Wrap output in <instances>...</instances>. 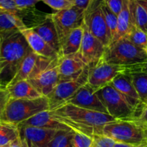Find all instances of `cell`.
<instances>
[{
  "instance_id": "cell-12",
  "label": "cell",
  "mask_w": 147,
  "mask_h": 147,
  "mask_svg": "<svg viewBox=\"0 0 147 147\" xmlns=\"http://www.w3.org/2000/svg\"><path fill=\"white\" fill-rule=\"evenodd\" d=\"M65 103L73 105L82 109H88V110L109 114L101 100L96 95L94 89L88 83L79 88L78 91L64 104Z\"/></svg>"
},
{
  "instance_id": "cell-7",
  "label": "cell",
  "mask_w": 147,
  "mask_h": 147,
  "mask_svg": "<svg viewBox=\"0 0 147 147\" xmlns=\"http://www.w3.org/2000/svg\"><path fill=\"white\" fill-rule=\"evenodd\" d=\"M103 134L116 142L144 145V130L134 120H116L104 126Z\"/></svg>"
},
{
  "instance_id": "cell-10",
  "label": "cell",
  "mask_w": 147,
  "mask_h": 147,
  "mask_svg": "<svg viewBox=\"0 0 147 147\" xmlns=\"http://www.w3.org/2000/svg\"><path fill=\"white\" fill-rule=\"evenodd\" d=\"M89 70L90 66L87 65L77 78L60 82L55 86L51 93L47 96L48 98L50 111L54 110L64 104L79 88L88 83Z\"/></svg>"
},
{
  "instance_id": "cell-39",
  "label": "cell",
  "mask_w": 147,
  "mask_h": 147,
  "mask_svg": "<svg viewBox=\"0 0 147 147\" xmlns=\"http://www.w3.org/2000/svg\"><path fill=\"white\" fill-rule=\"evenodd\" d=\"M74 2V5L76 7L85 9L88 4L90 0H73Z\"/></svg>"
},
{
  "instance_id": "cell-29",
  "label": "cell",
  "mask_w": 147,
  "mask_h": 147,
  "mask_svg": "<svg viewBox=\"0 0 147 147\" xmlns=\"http://www.w3.org/2000/svg\"><path fill=\"white\" fill-rule=\"evenodd\" d=\"M126 37L135 46L147 53V33L146 32L134 25Z\"/></svg>"
},
{
  "instance_id": "cell-22",
  "label": "cell",
  "mask_w": 147,
  "mask_h": 147,
  "mask_svg": "<svg viewBox=\"0 0 147 147\" xmlns=\"http://www.w3.org/2000/svg\"><path fill=\"white\" fill-rule=\"evenodd\" d=\"M7 89L9 93L10 98L34 99L42 96L27 80H21L7 86Z\"/></svg>"
},
{
  "instance_id": "cell-3",
  "label": "cell",
  "mask_w": 147,
  "mask_h": 147,
  "mask_svg": "<svg viewBox=\"0 0 147 147\" xmlns=\"http://www.w3.org/2000/svg\"><path fill=\"white\" fill-rule=\"evenodd\" d=\"M47 110H50V106L46 96L34 99L10 98L0 116V121L18 126L34 115Z\"/></svg>"
},
{
  "instance_id": "cell-30",
  "label": "cell",
  "mask_w": 147,
  "mask_h": 147,
  "mask_svg": "<svg viewBox=\"0 0 147 147\" xmlns=\"http://www.w3.org/2000/svg\"><path fill=\"white\" fill-rule=\"evenodd\" d=\"M93 143V137L80 132L74 131L72 138L73 147H91Z\"/></svg>"
},
{
  "instance_id": "cell-46",
  "label": "cell",
  "mask_w": 147,
  "mask_h": 147,
  "mask_svg": "<svg viewBox=\"0 0 147 147\" xmlns=\"http://www.w3.org/2000/svg\"><path fill=\"white\" fill-rule=\"evenodd\" d=\"M145 105H147V103H146V104H145Z\"/></svg>"
},
{
  "instance_id": "cell-21",
  "label": "cell",
  "mask_w": 147,
  "mask_h": 147,
  "mask_svg": "<svg viewBox=\"0 0 147 147\" xmlns=\"http://www.w3.org/2000/svg\"><path fill=\"white\" fill-rule=\"evenodd\" d=\"M134 25V22L129 4V0H123L121 11L118 14L117 32L112 42L122 37H126Z\"/></svg>"
},
{
  "instance_id": "cell-14",
  "label": "cell",
  "mask_w": 147,
  "mask_h": 147,
  "mask_svg": "<svg viewBox=\"0 0 147 147\" xmlns=\"http://www.w3.org/2000/svg\"><path fill=\"white\" fill-rule=\"evenodd\" d=\"M118 91L125 96L128 101L137 111V116L144 104L142 103L137 92L132 83L130 74H121L110 83Z\"/></svg>"
},
{
  "instance_id": "cell-42",
  "label": "cell",
  "mask_w": 147,
  "mask_h": 147,
  "mask_svg": "<svg viewBox=\"0 0 147 147\" xmlns=\"http://www.w3.org/2000/svg\"><path fill=\"white\" fill-rule=\"evenodd\" d=\"M144 144L147 147V129H144Z\"/></svg>"
},
{
  "instance_id": "cell-40",
  "label": "cell",
  "mask_w": 147,
  "mask_h": 147,
  "mask_svg": "<svg viewBox=\"0 0 147 147\" xmlns=\"http://www.w3.org/2000/svg\"><path fill=\"white\" fill-rule=\"evenodd\" d=\"M113 147H146V146L145 144L134 145V144H124V143H119V142H116Z\"/></svg>"
},
{
  "instance_id": "cell-6",
  "label": "cell",
  "mask_w": 147,
  "mask_h": 147,
  "mask_svg": "<svg viewBox=\"0 0 147 147\" xmlns=\"http://www.w3.org/2000/svg\"><path fill=\"white\" fill-rule=\"evenodd\" d=\"M96 93L108 113L116 120H134L137 116L136 109L111 84L97 90Z\"/></svg>"
},
{
  "instance_id": "cell-20",
  "label": "cell",
  "mask_w": 147,
  "mask_h": 147,
  "mask_svg": "<svg viewBox=\"0 0 147 147\" xmlns=\"http://www.w3.org/2000/svg\"><path fill=\"white\" fill-rule=\"evenodd\" d=\"M22 18L15 13L0 10V36L21 32L27 28Z\"/></svg>"
},
{
  "instance_id": "cell-33",
  "label": "cell",
  "mask_w": 147,
  "mask_h": 147,
  "mask_svg": "<svg viewBox=\"0 0 147 147\" xmlns=\"http://www.w3.org/2000/svg\"><path fill=\"white\" fill-rule=\"evenodd\" d=\"M116 143L113 139L105 135H97L93 136V143L91 147H113Z\"/></svg>"
},
{
  "instance_id": "cell-13",
  "label": "cell",
  "mask_w": 147,
  "mask_h": 147,
  "mask_svg": "<svg viewBox=\"0 0 147 147\" xmlns=\"http://www.w3.org/2000/svg\"><path fill=\"white\" fill-rule=\"evenodd\" d=\"M57 64L58 62L27 80L42 96L47 97L60 83Z\"/></svg>"
},
{
  "instance_id": "cell-19",
  "label": "cell",
  "mask_w": 147,
  "mask_h": 147,
  "mask_svg": "<svg viewBox=\"0 0 147 147\" xmlns=\"http://www.w3.org/2000/svg\"><path fill=\"white\" fill-rule=\"evenodd\" d=\"M18 126H33L54 130L69 129L68 127L55 120L52 116L50 110L44 111L34 115L30 119L19 124Z\"/></svg>"
},
{
  "instance_id": "cell-35",
  "label": "cell",
  "mask_w": 147,
  "mask_h": 147,
  "mask_svg": "<svg viewBox=\"0 0 147 147\" xmlns=\"http://www.w3.org/2000/svg\"><path fill=\"white\" fill-rule=\"evenodd\" d=\"M134 121L141 127L143 128L144 130L147 129V105L144 104L140 113L134 119Z\"/></svg>"
},
{
  "instance_id": "cell-43",
  "label": "cell",
  "mask_w": 147,
  "mask_h": 147,
  "mask_svg": "<svg viewBox=\"0 0 147 147\" xmlns=\"http://www.w3.org/2000/svg\"><path fill=\"white\" fill-rule=\"evenodd\" d=\"M3 63H4V61H3V59L0 57V74H1V70H2V68H3Z\"/></svg>"
},
{
  "instance_id": "cell-34",
  "label": "cell",
  "mask_w": 147,
  "mask_h": 147,
  "mask_svg": "<svg viewBox=\"0 0 147 147\" xmlns=\"http://www.w3.org/2000/svg\"><path fill=\"white\" fill-rule=\"evenodd\" d=\"M9 99V93L7 90V87L0 85V116L2 114Z\"/></svg>"
},
{
  "instance_id": "cell-38",
  "label": "cell",
  "mask_w": 147,
  "mask_h": 147,
  "mask_svg": "<svg viewBox=\"0 0 147 147\" xmlns=\"http://www.w3.org/2000/svg\"><path fill=\"white\" fill-rule=\"evenodd\" d=\"M7 147H29L27 141L22 136H19L15 141L11 142L8 146Z\"/></svg>"
},
{
  "instance_id": "cell-24",
  "label": "cell",
  "mask_w": 147,
  "mask_h": 147,
  "mask_svg": "<svg viewBox=\"0 0 147 147\" xmlns=\"http://www.w3.org/2000/svg\"><path fill=\"white\" fill-rule=\"evenodd\" d=\"M134 24L147 33V0H129Z\"/></svg>"
},
{
  "instance_id": "cell-37",
  "label": "cell",
  "mask_w": 147,
  "mask_h": 147,
  "mask_svg": "<svg viewBox=\"0 0 147 147\" xmlns=\"http://www.w3.org/2000/svg\"><path fill=\"white\" fill-rule=\"evenodd\" d=\"M104 2L113 12L118 15L122 9L123 0H104Z\"/></svg>"
},
{
  "instance_id": "cell-2",
  "label": "cell",
  "mask_w": 147,
  "mask_h": 147,
  "mask_svg": "<svg viewBox=\"0 0 147 147\" xmlns=\"http://www.w3.org/2000/svg\"><path fill=\"white\" fill-rule=\"evenodd\" d=\"M32 51L21 32L1 37L0 57L3 68L0 74V85L7 87L15 76L20 65Z\"/></svg>"
},
{
  "instance_id": "cell-1",
  "label": "cell",
  "mask_w": 147,
  "mask_h": 147,
  "mask_svg": "<svg viewBox=\"0 0 147 147\" xmlns=\"http://www.w3.org/2000/svg\"><path fill=\"white\" fill-rule=\"evenodd\" d=\"M53 117L74 131L93 137L103 135L107 123L116 121L107 113L82 109L65 103L50 111Z\"/></svg>"
},
{
  "instance_id": "cell-26",
  "label": "cell",
  "mask_w": 147,
  "mask_h": 147,
  "mask_svg": "<svg viewBox=\"0 0 147 147\" xmlns=\"http://www.w3.org/2000/svg\"><path fill=\"white\" fill-rule=\"evenodd\" d=\"M74 131L72 129L57 130L51 140L43 147H73L72 144Z\"/></svg>"
},
{
  "instance_id": "cell-16",
  "label": "cell",
  "mask_w": 147,
  "mask_h": 147,
  "mask_svg": "<svg viewBox=\"0 0 147 147\" xmlns=\"http://www.w3.org/2000/svg\"><path fill=\"white\" fill-rule=\"evenodd\" d=\"M21 33L24 37L31 50L38 55L52 60H56L60 57V55L31 27H27L21 31Z\"/></svg>"
},
{
  "instance_id": "cell-15",
  "label": "cell",
  "mask_w": 147,
  "mask_h": 147,
  "mask_svg": "<svg viewBox=\"0 0 147 147\" xmlns=\"http://www.w3.org/2000/svg\"><path fill=\"white\" fill-rule=\"evenodd\" d=\"M57 66L60 83L77 78L87 65L76 53L71 55L60 57Z\"/></svg>"
},
{
  "instance_id": "cell-31",
  "label": "cell",
  "mask_w": 147,
  "mask_h": 147,
  "mask_svg": "<svg viewBox=\"0 0 147 147\" xmlns=\"http://www.w3.org/2000/svg\"><path fill=\"white\" fill-rule=\"evenodd\" d=\"M41 1L53 9L56 10V11L66 9L74 6L73 0H41Z\"/></svg>"
},
{
  "instance_id": "cell-11",
  "label": "cell",
  "mask_w": 147,
  "mask_h": 147,
  "mask_svg": "<svg viewBox=\"0 0 147 147\" xmlns=\"http://www.w3.org/2000/svg\"><path fill=\"white\" fill-rule=\"evenodd\" d=\"M83 27L84 32L83 40L80 50L77 54L86 65L90 66L103 57L106 47L103 42L93 35L84 25Z\"/></svg>"
},
{
  "instance_id": "cell-18",
  "label": "cell",
  "mask_w": 147,
  "mask_h": 147,
  "mask_svg": "<svg viewBox=\"0 0 147 147\" xmlns=\"http://www.w3.org/2000/svg\"><path fill=\"white\" fill-rule=\"evenodd\" d=\"M18 128L20 136L24 138L27 144H32L39 147L45 146L57 131L33 126H18Z\"/></svg>"
},
{
  "instance_id": "cell-4",
  "label": "cell",
  "mask_w": 147,
  "mask_h": 147,
  "mask_svg": "<svg viewBox=\"0 0 147 147\" xmlns=\"http://www.w3.org/2000/svg\"><path fill=\"white\" fill-rule=\"evenodd\" d=\"M103 58L109 64L133 65L144 63L147 58V53L124 37L106 47Z\"/></svg>"
},
{
  "instance_id": "cell-25",
  "label": "cell",
  "mask_w": 147,
  "mask_h": 147,
  "mask_svg": "<svg viewBox=\"0 0 147 147\" xmlns=\"http://www.w3.org/2000/svg\"><path fill=\"white\" fill-rule=\"evenodd\" d=\"M19 136L18 126L0 121V147L8 146Z\"/></svg>"
},
{
  "instance_id": "cell-17",
  "label": "cell",
  "mask_w": 147,
  "mask_h": 147,
  "mask_svg": "<svg viewBox=\"0 0 147 147\" xmlns=\"http://www.w3.org/2000/svg\"><path fill=\"white\" fill-rule=\"evenodd\" d=\"M34 32L37 33L49 45L53 47L60 56V47L59 37L54 22L50 17V14H47L44 20L40 23L31 27Z\"/></svg>"
},
{
  "instance_id": "cell-8",
  "label": "cell",
  "mask_w": 147,
  "mask_h": 147,
  "mask_svg": "<svg viewBox=\"0 0 147 147\" xmlns=\"http://www.w3.org/2000/svg\"><path fill=\"white\" fill-rule=\"evenodd\" d=\"M103 4L104 0L89 1L84 10L83 25L107 47L110 45V40L103 11Z\"/></svg>"
},
{
  "instance_id": "cell-44",
  "label": "cell",
  "mask_w": 147,
  "mask_h": 147,
  "mask_svg": "<svg viewBox=\"0 0 147 147\" xmlns=\"http://www.w3.org/2000/svg\"><path fill=\"white\" fill-rule=\"evenodd\" d=\"M28 146L29 147H39V146H36V145L32 144H28Z\"/></svg>"
},
{
  "instance_id": "cell-27",
  "label": "cell",
  "mask_w": 147,
  "mask_h": 147,
  "mask_svg": "<svg viewBox=\"0 0 147 147\" xmlns=\"http://www.w3.org/2000/svg\"><path fill=\"white\" fill-rule=\"evenodd\" d=\"M132 83L142 103H147V73H135L131 74Z\"/></svg>"
},
{
  "instance_id": "cell-32",
  "label": "cell",
  "mask_w": 147,
  "mask_h": 147,
  "mask_svg": "<svg viewBox=\"0 0 147 147\" xmlns=\"http://www.w3.org/2000/svg\"><path fill=\"white\" fill-rule=\"evenodd\" d=\"M0 10H5L15 13L22 18L24 15L28 14V10L30 9H20L12 0H0Z\"/></svg>"
},
{
  "instance_id": "cell-36",
  "label": "cell",
  "mask_w": 147,
  "mask_h": 147,
  "mask_svg": "<svg viewBox=\"0 0 147 147\" xmlns=\"http://www.w3.org/2000/svg\"><path fill=\"white\" fill-rule=\"evenodd\" d=\"M17 7L21 10L30 9L41 0H12Z\"/></svg>"
},
{
  "instance_id": "cell-28",
  "label": "cell",
  "mask_w": 147,
  "mask_h": 147,
  "mask_svg": "<svg viewBox=\"0 0 147 147\" xmlns=\"http://www.w3.org/2000/svg\"><path fill=\"white\" fill-rule=\"evenodd\" d=\"M103 14H104L105 21H106V27H107L108 34H109L111 45L114 40L116 32H117L118 15H116L114 12H113L109 8V7L105 4V2L103 6Z\"/></svg>"
},
{
  "instance_id": "cell-5",
  "label": "cell",
  "mask_w": 147,
  "mask_h": 147,
  "mask_svg": "<svg viewBox=\"0 0 147 147\" xmlns=\"http://www.w3.org/2000/svg\"><path fill=\"white\" fill-rule=\"evenodd\" d=\"M140 64L133 65H112L106 63L102 57L97 63L90 66L88 84L96 92L102 88L109 86L119 75L139 73Z\"/></svg>"
},
{
  "instance_id": "cell-23",
  "label": "cell",
  "mask_w": 147,
  "mask_h": 147,
  "mask_svg": "<svg viewBox=\"0 0 147 147\" xmlns=\"http://www.w3.org/2000/svg\"><path fill=\"white\" fill-rule=\"evenodd\" d=\"M83 32L84 27L82 24L80 27L74 29L69 34L61 45L60 57L71 55L78 53L83 40Z\"/></svg>"
},
{
  "instance_id": "cell-41",
  "label": "cell",
  "mask_w": 147,
  "mask_h": 147,
  "mask_svg": "<svg viewBox=\"0 0 147 147\" xmlns=\"http://www.w3.org/2000/svg\"><path fill=\"white\" fill-rule=\"evenodd\" d=\"M139 73H147V58L144 63L139 65Z\"/></svg>"
},
{
  "instance_id": "cell-9",
  "label": "cell",
  "mask_w": 147,
  "mask_h": 147,
  "mask_svg": "<svg viewBox=\"0 0 147 147\" xmlns=\"http://www.w3.org/2000/svg\"><path fill=\"white\" fill-rule=\"evenodd\" d=\"M84 10L74 5L70 8L50 14L57 30L60 47L69 34L83 24Z\"/></svg>"
},
{
  "instance_id": "cell-45",
  "label": "cell",
  "mask_w": 147,
  "mask_h": 147,
  "mask_svg": "<svg viewBox=\"0 0 147 147\" xmlns=\"http://www.w3.org/2000/svg\"><path fill=\"white\" fill-rule=\"evenodd\" d=\"M1 37L0 36V42H1Z\"/></svg>"
}]
</instances>
